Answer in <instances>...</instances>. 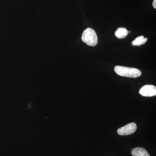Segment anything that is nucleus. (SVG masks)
<instances>
[{
    "label": "nucleus",
    "mask_w": 156,
    "mask_h": 156,
    "mask_svg": "<svg viewBox=\"0 0 156 156\" xmlns=\"http://www.w3.org/2000/svg\"><path fill=\"white\" fill-rule=\"evenodd\" d=\"M137 126L134 123H131L118 129L117 132L120 135H128L134 133L136 131Z\"/></svg>",
    "instance_id": "3"
},
{
    "label": "nucleus",
    "mask_w": 156,
    "mask_h": 156,
    "mask_svg": "<svg viewBox=\"0 0 156 156\" xmlns=\"http://www.w3.org/2000/svg\"><path fill=\"white\" fill-rule=\"evenodd\" d=\"M128 30L124 27H119L115 33V35L118 38L122 39L128 36Z\"/></svg>",
    "instance_id": "6"
},
{
    "label": "nucleus",
    "mask_w": 156,
    "mask_h": 156,
    "mask_svg": "<svg viewBox=\"0 0 156 156\" xmlns=\"http://www.w3.org/2000/svg\"><path fill=\"white\" fill-rule=\"evenodd\" d=\"M115 72L122 76L135 78L140 76L141 72L139 69L134 68L117 66L115 67Z\"/></svg>",
    "instance_id": "1"
},
{
    "label": "nucleus",
    "mask_w": 156,
    "mask_h": 156,
    "mask_svg": "<svg viewBox=\"0 0 156 156\" xmlns=\"http://www.w3.org/2000/svg\"><path fill=\"white\" fill-rule=\"evenodd\" d=\"M153 6L155 9H156V0H154L153 2Z\"/></svg>",
    "instance_id": "8"
},
{
    "label": "nucleus",
    "mask_w": 156,
    "mask_h": 156,
    "mask_svg": "<svg viewBox=\"0 0 156 156\" xmlns=\"http://www.w3.org/2000/svg\"><path fill=\"white\" fill-rule=\"evenodd\" d=\"M82 40L88 46L94 47L97 45L98 40L95 31L91 28L85 30L82 36Z\"/></svg>",
    "instance_id": "2"
},
{
    "label": "nucleus",
    "mask_w": 156,
    "mask_h": 156,
    "mask_svg": "<svg viewBox=\"0 0 156 156\" xmlns=\"http://www.w3.org/2000/svg\"><path fill=\"white\" fill-rule=\"evenodd\" d=\"M139 93L142 96H145V97L155 96L156 87L153 85H145L140 89Z\"/></svg>",
    "instance_id": "4"
},
{
    "label": "nucleus",
    "mask_w": 156,
    "mask_h": 156,
    "mask_svg": "<svg viewBox=\"0 0 156 156\" xmlns=\"http://www.w3.org/2000/svg\"><path fill=\"white\" fill-rule=\"evenodd\" d=\"M147 40V38H144L143 36H141L137 37L135 40L132 41V45L133 46H140L145 44Z\"/></svg>",
    "instance_id": "7"
},
{
    "label": "nucleus",
    "mask_w": 156,
    "mask_h": 156,
    "mask_svg": "<svg viewBox=\"0 0 156 156\" xmlns=\"http://www.w3.org/2000/svg\"><path fill=\"white\" fill-rule=\"evenodd\" d=\"M131 154L133 156H150L147 151L142 147H136L131 151Z\"/></svg>",
    "instance_id": "5"
}]
</instances>
